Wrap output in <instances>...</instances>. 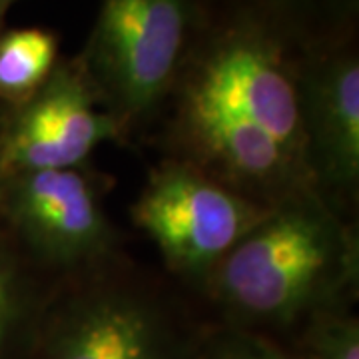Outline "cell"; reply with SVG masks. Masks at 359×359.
Returning <instances> with one entry per match:
<instances>
[{
  "mask_svg": "<svg viewBox=\"0 0 359 359\" xmlns=\"http://www.w3.org/2000/svg\"><path fill=\"white\" fill-rule=\"evenodd\" d=\"M358 282L355 224L309 186L271 205L202 292L219 309L222 323L282 339L318 313L351 308Z\"/></svg>",
  "mask_w": 359,
  "mask_h": 359,
  "instance_id": "6da1fadb",
  "label": "cell"
},
{
  "mask_svg": "<svg viewBox=\"0 0 359 359\" xmlns=\"http://www.w3.org/2000/svg\"><path fill=\"white\" fill-rule=\"evenodd\" d=\"M172 94L180 140L230 162L308 172L295 68L266 28L242 22L212 36Z\"/></svg>",
  "mask_w": 359,
  "mask_h": 359,
  "instance_id": "7a4b0ae2",
  "label": "cell"
},
{
  "mask_svg": "<svg viewBox=\"0 0 359 359\" xmlns=\"http://www.w3.org/2000/svg\"><path fill=\"white\" fill-rule=\"evenodd\" d=\"M200 332L124 257L52 285L28 359H194Z\"/></svg>",
  "mask_w": 359,
  "mask_h": 359,
  "instance_id": "3957f363",
  "label": "cell"
},
{
  "mask_svg": "<svg viewBox=\"0 0 359 359\" xmlns=\"http://www.w3.org/2000/svg\"><path fill=\"white\" fill-rule=\"evenodd\" d=\"M192 22V0H102L80 66L124 132L172 96Z\"/></svg>",
  "mask_w": 359,
  "mask_h": 359,
  "instance_id": "277c9868",
  "label": "cell"
},
{
  "mask_svg": "<svg viewBox=\"0 0 359 359\" xmlns=\"http://www.w3.org/2000/svg\"><path fill=\"white\" fill-rule=\"evenodd\" d=\"M271 205L248 198L182 158L148 174L130 208L134 226L180 280L202 290L212 271L268 216Z\"/></svg>",
  "mask_w": 359,
  "mask_h": 359,
  "instance_id": "5b68a950",
  "label": "cell"
},
{
  "mask_svg": "<svg viewBox=\"0 0 359 359\" xmlns=\"http://www.w3.org/2000/svg\"><path fill=\"white\" fill-rule=\"evenodd\" d=\"M0 222L30 262L52 280L122 257V236L84 168L8 176Z\"/></svg>",
  "mask_w": 359,
  "mask_h": 359,
  "instance_id": "8992f818",
  "label": "cell"
},
{
  "mask_svg": "<svg viewBox=\"0 0 359 359\" xmlns=\"http://www.w3.org/2000/svg\"><path fill=\"white\" fill-rule=\"evenodd\" d=\"M124 134L82 66L58 62L30 98L8 108L0 126V166L6 176L82 168L94 150Z\"/></svg>",
  "mask_w": 359,
  "mask_h": 359,
  "instance_id": "52a82bcc",
  "label": "cell"
},
{
  "mask_svg": "<svg viewBox=\"0 0 359 359\" xmlns=\"http://www.w3.org/2000/svg\"><path fill=\"white\" fill-rule=\"evenodd\" d=\"M306 166L313 188L347 212L359 186V60L334 50L295 68Z\"/></svg>",
  "mask_w": 359,
  "mask_h": 359,
  "instance_id": "ba28073f",
  "label": "cell"
},
{
  "mask_svg": "<svg viewBox=\"0 0 359 359\" xmlns=\"http://www.w3.org/2000/svg\"><path fill=\"white\" fill-rule=\"evenodd\" d=\"M54 282L0 222V359H28Z\"/></svg>",
  "mask_w": 359,
  "mask_h": 359,
  "instance_id": "9c48e42d",
  "label": "cell"
},
{
  "mask_svg": "<svg viewBox=\"0 0 359 359\" xmlns=\"http://www.w3.org/2000/svg\"><path fill=\"white\" fill-rule=\"evenodd\" d=\"M58 65V40L44 28H14L0 34V102H25Z\"/></svg>",
  "mask_w": 359,
  "mask_h": 359,
  "instance_id": "30bf717a",
  "label": "cell"
},
{
  "mask_svg": "<svg viewBox=\"0 0 359 359\" xmlns=\"http://www.w3.org/2000/svg\"><path fill=\"white\" fill-rule=\"evenodd\" d=\"M294 337L304 359H359V320L351 308L318 313Z\"/></svg>",
  "mask_w": 359,
  "mask_h": 359,
  "instance_id": "8fae6325",
  "label": "cell"
},
{
  "mask_svg": "<svg viewBox=\"0 0 359 359\" xmlns=\"http://www.w3.org/2000/svg\"><path fill=\"white\" fill-rule=\"evenodd\" d=\"M194 359H304L292 344L231 323L200 332Z\"/></svg>",
  "mask_w": 359,
  "mask_h": 359,
  "instance_id": "7c38bea8",
  "label": "cell"
},
{
  "mask_svg": "<svg viewBox=\"0 0 359 359\" xmlns=\"http://www.w3.org/2000/svg\"><path fill=\"white\" fill-rule=\"evenodd\" d=\"M257 2L268 6L271 11H292V8H297L306 0H257Z\"/></svg>",
  "mask_w": 359,
  "mask_h": 359,
  "instance_id": "4fadbf2b",
  "label": "cell"
},
{
  "mask_svg": "<svg viewBox=\"0 0 359 359\" xmlns=\"http://www.w3.org/2000/svg\"><path fill=\"white\" fill-rule=\"evenodd\" d=\"M6 172L2 170V166H0V204H2V196H4V188H6Z\"/></svg>",
  "mask_w": 359,
  "mask_h": 359,
  "instance_id": "5bb4252c",
  "label": "cell"
},
{
  "mask_svg": "<svg viewBox=\"0 0 359 359\" xmlns=\"http://www.w3.org/2000/svg\"><path fill=\"white\" fill-rule=\"evenodd\" d=\"M13 2H14V0H0V13H2V14L6 13V8H8V6H11Z\"/></svg>",
  "mask_w": 359,
  "mask_h": 359,
  "instance_id": "9a60e30c",
  "label": "cell"
},
{
  "mask_svg": "<svg viewBox=\"0 0 359 359\" xmlns=\"http://www.w3.org/2000/svg\"><path fill=\"white\" fill-rule=\"evenodd\" d=\"M6 112H8V106H6V104L0 102V126H2V120H4V116H6Z\"/></svg>",
  "mask_w": 359,
  "mask_h": 359,
  "instance_id": "2e32d148",
  "label": "cell"
},
{
  "mask_svg": "<svg viewBox=\"0 0 359 359\" xmlns=\"http://www.w3.org/2000/svg\"><path fill=\"white\" fill-rule=\"evenodd\" d=\"M344 2H346V6H347V8H349V6H351V4H353V6H355V2H358V0H344Z\"/></svg>",
  "mask_w": 359,
  "mask_h": 359,
  "instance_id": "e0dca14e",
  "label": "cell"
},
{
  "mask_svg": "<svg viewBox=\"0 0 359 359\" xmlns=\"http://www.w3.org/2000/svg\"><path fill=\"white\" fill-rule=\"evenodd\" d=\"M0 20H2V13H0Z\"/></svg>",
  "mask_w": 359,
  "mask_h": 359,
  "instance_id": "ac0fdd59",
  "label": "cell"
}]
</instances>
